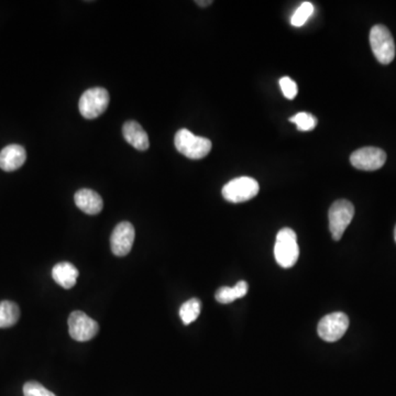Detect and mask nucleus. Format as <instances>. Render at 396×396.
<instances>
[{"label": "nucleus", "instance_id": "f257e3e1", "mask_svg": "<svg viewBox=\"0 0 396 396\" xmlns=\"http://www.w3.org/2000/svg\"><path fill=\"white\" fill-rule=\"evenodd\" d=\"M274 256L278 266L290 268L295 266L299 260V248L295 231L291 228H283L278 231L274 246Z\"/></svg>", "mask_w": 396, "mask_h": 396}, {"label": "nucleus", "instance_id": "f03ea898", "mask_svg": "<svg viewBox=\"0 0 396 396\" xmlns=\"http://www.w3.org/2000/svg\"><path fill=\"white\" fill-rule=\"evenodd\" d=\"M174 144L178 152L192 160L205 158L213 147L209 139L195 136L187 129H181L176 132Z\"/></svg>", "mask_w": 396, "mask_h": 396}, {"label": "nucleus", "instance_id": "7ed1b4c3", "mask_svg": "<svg viewBox=\"0 0 396 396\" xmlns=\"http://www.w3.org/2000/svg\"><path fill=\"white\" fill-rule=\"evenodd\" d=\"M370 44L376 60L383 66H388L395 58V43L385 25H374L370 31Z\"/></svg>", "mask_w": 396, "mask_h": 396}, {"label": "nucleus", "instance_id": "20e7f679", "mask_svg": "<svg viewBox=\"0 0 396 396\" xmlns=\"http://www.w3.org/2000/svg\"><path fill=\"white\" fill-rule=\"evenodd\" d=\"M354 205L347 199H339L331 205L328 213L329 229L335 241L342 238L345 231L354 219Z\"/></svg>", "mask_w": 396, "mask_h": 396}, {"label": "nucleus", "instance_id": "39448f33", "mask_svg": "<svg viewBox=\"0 0 396 396\" xmlns=\"http://www.w3.org/2000/svg\"><path fill=\"white\" fill-rule=\"evenodd\" d=\"M258 182L248 176L233 178L223 186V196L227 202L230 203H244L256 197L259 193Z\"/></svg>", "mask_w": 396, "mask_h": 396}, {"label": "nucleus", "instance_id": "423d86ee", "mask_svg": "<svg viewBox=\"0 0 396 396\" xmlns=\"http://www.w3.org/2000/svg\"><path fill=\"white\" fill-rule=\"evenodd\" d=\"M109 94L105 88L95 87L87 89L80 97L78 107L86 119H95L103 115L109 105Z\"/></svg>", "mask_w": 396, "mask_h": 396}, {"label": "nucleus", "instance_id": "0eeeda50", "mask_svg": "<svg viewBox=\"0 0 396 396\" xmlns=\"http://www.w3.org/2000/svg\"><path fill=\"white\" fill-rule=\"evenodd\" d=\"M349 318L346 314L337 311L323 317L319 321L317 331L323 340L335 342L342 338L348 330Z\"/></svg>", "mask_w": 396, "mask_h": 396}, {"label": "nucleus", "instance_id": "6e6552de", "mask_svg": "<svg viewBox=\"0 0 396 396\" xmlns=\"http://www.w3.org/2000/svg\"><path fill=\"white\" fill-rule=\"evenodd\" d=\"M98 330L97 321L83 311H73L68 317V331L74 340L80 342L92 340L98 334Z\"/></svg>", "mask_w": 396, "mask_h": 396}, {"label": "nucleus", "instance_id": "1a4fd4ad", "mask_svg": "<svg viewBox=\"0 0 396 396\" xmlns=\"http://www.w3.org/2000/svg\"><path fill=\"white\" fill-rule=\"evenodd\" d=\"M386 153L374 147L359 149L350 156L352 166L361 171H376L385 164Z\"/></svg>", "mask_w": 396, "mask_h": 396}, {"label": "nucleus", "instance_id": "9d476101", "mask_svg": "<svg viewBox=\"0 0 396 396\" xmlns=\"http://www.w3.org/2000/svg\"><path fill=\"white\" fill-rule=\"evenodd\" d=\"M136 231L128 221L118 223L113 229L111 237V247L113 254L117 256H125L131 251L135 241Z\"/></svg>", "mask_w": 396, "mask_h": 396}, {"label": "nucleus", "instance_id": "9b49d317", "mask_svg": "<svg viewBox=\"0 0 396 396\" xmlns=\"http://www.w3.org/2000/svg\"><path fill=\"white\" fill-rule=\"evenodd\" d=\"M74 201L78 209L87 215H97L103 211V198L89 188H83L76 192Z\"/></svg>", "mask_w": 396, "mask_h": 396}, {"label": "nucleus", "instance_id": "f8f14e48", "mask_svg": "<svg viewBox=\"0 0 396 396\" xmlns=\"http://www.w3.org/2000/svg\"><path fill=\"white\" fill-rule=\"evenodd\" d=\"M27 159L25 148L19 144H11L0 152V168L6 172H13L21 168Z\"/></svg>", "mask_w": 396, "mask_h": 396}, {"label": "nucleus", "instance_id": "ddd939ff", "mask_svg": "<svg viewBox=\"0 0 396 396\" xmlns=\"http://www.w3.org/2000/svg\"><path fill=\"white\" fill-rule=\"evenodd\" d=\"M123 132L125 141L131 144L133 148H136L139 151L148 150L149 147H150L148 133L138 123L132 120L127 121L123 125Z\"/></svg>", "mask_w": 396, "mask_h": 396}, {"label": "nucleus", "instance_id": "4468645a", "mask_svg": "<svg viewBox=\"0 0 396 396\" xmlns=\"http://www.w3.org/2000/svg\"><path fill=\"white\" fill-rule=\"evenodd\" d=\"M78 272L75 266L70 262H60L52 268V278L63 289L70 290L78 282Z\"/></svg>", "mask_w": 396, "mask_h": 396}, {"label": "nucleus", "instance_id": "2eb2a0df", "mask_svg": "<svg viewBox=\"0 0 396 396\" xmlns=\"http://www.w3.org/2000/svg\"><path fill=\"white\" fill-rule=\"evenodd\" d=\"M249 286L246 281H240L233 286H223L216 292V301L221 304H230L238 299H242L248 293Z\"/></svg>", "mask_w": 396, "mask_h": 396}, {"label": "nucleus", "instance_id": "dca6fc26", "mask_svg": "<svg viewBox=\"0 0 396 396\" xmlns=\"http://www.w3.org/2000/svg\"><path fill=\"white\" fill-rule=\"evenodd\" d=\"M20 309L11 301L0 302V328L13 326L19 321Z\"/></svg>", "mask_w": 396, "mask_h": 396}, {"label": "nucleus", "instance_id": "f3484780", "mask_svg": "<svg viewBox=\"0 0 396 396\" xmlns=\"http://www.w3.org/2000/svg\"><path fill=\"white\" fill-rule=\"evenodd\" d=\"M202 311V303L198 299H188L183 304L180 309V317L184 325H190V323L195 321L199 316Z\"/></svg>", "mask_w": 396, "mask_h": 396}, {"label": "nucleus", "instance_id": "a211bd4d", "mask_svg": "<svg viewBox=\"0 0 396 396\" xmlns=\"http://www.w3.org/2000/svg\"><path fill=\"white\" fill-rule=\"evenodd\" d=\"M291 123H295L297 125V129L301 131H311L316 128L317 121L316 117L309 113H296L294 117L290 118Z\"/></svg>", "mask_w": 396, "mask_h": 396}, {"label": "nucleus", "instance_id": "6ab92c4d", "mask_svg": "<svg viewBox=\"0 0 396 396\" xmlns=\"http://www.w3.org/2000/svg\"><path fill=\"white\" fill-rule=\"evenodd\" d=\"M314 13V6L311 3H303L291 18V23L294 27H302L305 25Z\"/></svg>", "mask_w": 396, "mask_h": 396}, {"label": "nucleus", "instance_id": "aec40b11", "mask_svg": "<svg viewBox=\"0 0 396 396\" xmlns=\"http://www.w3.org/2000/svg\"><path fill=\"white\" fill-rule=\"evenodd\" d=\"M23 395L25 396H56L49 391L39 382L30 381L23 385Z\"/></svg>", "mask_w": 396, "mask_h": 396}, {"label": "nucleus", "instance_id": "412c9836", "mask_svg": "<svg viewBox=\"0 0 396 396\" xmlns=\"http://www.w3.org/2000/svg\"><path fill=\"white\" fill-rule=\"evenodd\" d=\"M280 87H281L282 93L287 99H294L297 95V85L291 78H281L280 80Z\"/></svg>", "mask_w": 396, "mask_h": 396}, {"label": "nucleus", "instance_id": "4be33fe9", "mask_svg": "<svg viewBox=\"0 0 396 396\" xmlns=\"http://www.w3.org/2000/svg\"><path fill=\"white\" fill-rule=\"evenodd\" d=\"M196 4H197L198 6H201V7H206V6L211 5V4H213V1H211V0H207V1H196Z\"/></svg>", "mask_w": 396, "mask_h": 396}, {"label": "nucleus", "instance_id": "5701e85b", "mask_svg": "<svg viewBox=\"0 0 396 396\" xmlns=\"http://www.w3.org/2000/svg\"><path fill=\"white\" fill-rule=\"evenodd\" d=\"M394 239H395V242H396V226H395V229H394Z\"/></svg>", "mask_w": 396, "mask_h": 396}]
</instances>
